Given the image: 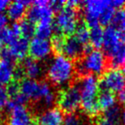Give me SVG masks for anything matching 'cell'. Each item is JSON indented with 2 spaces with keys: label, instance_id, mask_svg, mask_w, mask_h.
Returning <instances> with one entry per match:
<instances>
[{
  "label": "cell",
  "instance_id": "1",
  "mask_svg": "<svg viewBox=\"0 0 125 125\" xmlns=\"http://www.w3.org/2000/svg\"><path fill=\"white\" fill-rule=\"evenodd\" d=\"M81 92L82 112L90 118L100 114L98 105V94L100 92L99 77L94 75H85L77 78Z\"/></svg>",
  "mask_w": 125,
  "mask_h": 125
},
{
  "label": "cell",
  "instance_id": "2",
  "mask_svg": "<svg viewBox=\"0 0 125 125\" xmlns=\"http://www.w3.org/2000/svg\"><path fill=\"white\" fill-rule=\"evenodd\" d=\"M47 79L54 87H68L76 81L74 62L61 55H54L47 70Z\"/></svg>",
  "mask_w": 125,
  "mask_h": 125
},
{
  "label": "cell",
  "instance_id": "3",
  "mask_svg": "<svg viewBox=\"0 0 125 125\" xmlns=\"http://www.w3.org/2000/svg\"><path fill=\"white\" fill-rule=\"evenodd\" d=\"M77 78L85 75L101 76L107 71L106 57L100 50L90 51L84 54L79 60L74 62Z\"/></svg>",
  "mask_w": 125,
  "mask_h": 125
},
{
  "label": "cell",
  "instance_id": "4",
  "mask_svg": "<svg viewBox=\"0 0 125 125\" xmlns=\"http://www.w3.org/2000/svg\"><path fill=\"white\" fill-rule=\"evenodd\" d=\"M81 10L65 5L58 13L54 22V33L65 36L73 35L81 22Z\"/></svg>",
  "mask_w": 125,
  "mask_h": 125
},
{
  "label": "cell",
  "instance_id": "5",
  "mask_svg": "<svg viewBox=\"0 0 125 125\" xmlns=\"http://www.w3.org/2000/svg\"><path fill=\"white\" fill-rule=\"evenodd\" d=\"M56 104L64 114L70 115L77 112L81 105V92L77 79L71 85L58 91Z\"/></svg>",
  "mask_w": 125,
  "mask_h": 125
},
{
  "label": "cell",
  "instance_id": "6",
  "mask_svg": "<svg viewBox=\"0 0 125 125\" xmlns=\"http://www.w3.org/2000/svg\"><path fill=\"white\" fill-rule=\"evenodd\" d=\"M111 5V1H87L83 3L81 14L83 21L89 28L100 25L99 19Z\"/></svg>",
  "mask_w": 125,
  "mask_h": 125
},
{
  "label": "cell",
  "instance_id": "7",
  "mask_svg": "<svg viewBox=\"0 0 125 125\" xmlns=\"http://www.w3.org/2000/svg\"><path fill=\"white\" fill-rule=\"evenodd\" d=\"M100 90L121 94L125 89V77L121 70L111 69L99 77Z\"/></svg>",
  "mask_w": 125,
  "mask_h": 125
},
{
  "label": "cell",
  "instance_id": "8",
  "mask_svg": "<svg viewBox=\"0 0 125 125\" xmlns=\"http://www.w3.org/2000/svg\"><path fill=\"white\" fill-rule=\"evenodd\" d=\"M61 55L73 62H76L84 55V46L74 35L66 36Z\"/></svg>",
  "mask_w": 125,
  "mask_h": 125
},
{
  "label": "cell",
  "instance_id": "9",
  "mask_svg": "<svg viewBox=\"0 0 125 125\" xmlns=\"http://www.w3.org/2000/svg\"><path fill=\"white\" fill-rule=\"evenodd\" d=\"M35 117L25 105H15L10 111L8 125H32Z\"/></svg>",
  "mask_w": 125,
  "mask_h": 125
},
{
  "label": "cell",
  "instance_id": "10",
  "mask_svg": "<svg viewBox=\"0 0 125 125\" xmlns=\"http://www.w3.org/2000/svg\"><path fill=\"white\" fill-rule=\"evenodd\" d=\"M52 52L51 43L49 40H43L39 38H33L29 45L30 57L37 61L43 60L50 56Z\"/></svg>",
  "mask_w": 125,
  "mask_h": 125
},
{
  "label": "cell",
  "instance_id": "11",
  "mask_svg": "<svg viewBox=\"0 0 125 125\" xmlns=\"http://www.w3.org/2000/svg\"><path fill=\"white\" fill-rule=\"evenodd\" d=\"M20 92L27 98L37 105L42 99L41 82H37L31 79H24L20 82Z\"/></svg>",
  "mask_w": 125,
  "mask_h": 125
},
{
  "label": "cell",
  "instance_id": "12",
  "mask_svg": "<svg viewBox=\"0 0 125 125\" xmlns=\"http://www.w3.org/2000/svg\"><path fill=\"white\" fill-rule=\"evenodd\" d=\"M64 119V113L58 107H53L35 117V123L37 125H62Z\"/></svg>",
  "mask_w": 125,
  "mask_h": 125
},
{
  "label": "cell",
  "instance_id": "13",
  "mask_svg": "<svg viewBox=\"0 0 125 125\" xmlns=\"http://www.w3.org/2000/svg\"><path fill=\"white\" fill-rule=\"evenodd\" d=\"M106 57L107 71L120 70L125 68V42L120 41L115 49Z\"/></svg>",
  "mask_w": 125,
  "mask_h": 125
},
{
  "label": "cell",
  "instance_id": "14",
  "mask_svg": "<svg viewBox=\"0 0 125 125\" xmlns=\"http://www.w3.org/2000/svg\"><path fill=\"white\" fill-rule=\"evenodd\" d=\"M120 34L111 26L106 27L104 29L103 44L102 47L104 49V53L105 56H108L117 45L120 43Z\"/></svg>",
  "mask_w": 125,
  "mask_h": 125
},
{
  "label": "cell",
  "instance_id": "15",
  "mask_svg": "<svg viewBox=\"0 0 125 125\" xmlns=\"http://www.w3.org/2000/svg\"><path fill=\"white\" fill-rule=\"evenodd\" d=\"M32 4L31 1H15L10 2L8 7V17L12 21H21L26 16L27 9Z\"/></svg>",
  "mask_w": 125,
  "mask_h": 125
},
{
  "label": "cell",
  "instance_id": "16",
  "mask_svg": "<svg viewBox=\"0 0 125 125\" xmlns=\"http://www.w3.org/2000/svg\"><path fill=\"white\" fill-rule=\"evenodd\" d=\"M29 40L23 37H20L16 41L14 42L9 47L13 58L17 63L24 60L29 52Z\"/></svg>",
  "mask_w": 125,
  "mask_h": 125
},
{
  "label": "cell",
  "instance_id": "17",
  "mask_svg": "<svg viewBox=\"0 0 125 125\" xmlns=\"http://www.w3.org/2000/svg\"><path fill=\"white\" fill-rule=\"evenodd\" d=\"M20 63L23 69L26 78L35 80L41 76L43 69L38 61L34 60L31 57H26L24 60L21 61Z\"/></svg>",
  "mask_w": 125,
  "mask_h": 125
},
{
  "label": "cell",
  "instance_id": "18",
  "mask_svg": "<svg viewBox=\"0 0 125 125\" xmlns=\"http://www.w3.org/2000/svg\"><path fill=\"white\" fill-rule=\"evenodd\" d=\"M21 36L20 24L18 22H15L11 25V27H5L0 29V40L3 44H6L10 46V45L16 41Z\"/></svg>",
  "mask_w": 125,
  "mask_h": 125
},
{
  "label": "cell",
  "instance_id": "19",
  "mask_svg": "<svg viewBox=\"0 0 125 125\" xmlns=\"http://www.w3.org/2000/svg\"><path fill=\"white\" fill-rule=\"evenodd\" d=\"M117 104V97L108 91L100 90L98 94V105L100 111H105Z\"/></svg>",
  "mask_w": 125,
  "mask_h": 125
},
{
  "label": "cell",
  "instance_id": "20",
  "mask_svg": "<svg viewBox=\"0 0 125 125\" xmlns=\"http://www.w3.org/2000/svg\"><path fill=\"white\" fill-rule=\"evenodd\" d=\"M16 64L0 60V85H8L13 80L14 68Z\"/></svg>",
  "mask_w": 125,
  "mask_h": 125
},
{
  "label": "cell",
  "instance_id": "21",
  "mask_svg": "<svg viewBox=\"0 0 125 125\" xmlns=\"http://www.w3.org/2000/svg\"><path fill=\"white\" fill-rule=\"evenodd\" d=\"M105 118L112 122V124L116 125H122V105L120 103H117L115 105L109 108L108 110L105 111L101 113Z\"/></svg>",
  "mask_w": 125,
  "mask_h": 125
},
{
  "label": "cell",
  "instance_id": "22",
  "mask_svg": "<svg viewBox=\"0 0 125 125\" xmlns=\"http://www.w3.org/2000/svg\"><path fill=\"white\" fill-rule=\"evenodd\" d=\"M104 29L100 25L89 28V44L95 50H100L103 44Z\"/></svg>",
  "mask_w": 125,
  "mask_h": 125
},
{
  "label": "cell",
  "instance_id": "23",
  "mask_svg": "<svg viewBox=\"0 0 125 125\" xmlns=\"http://www.w3.org/2000/svg\"><path fill=\"white\" fill-rule=\"evenodd\" d=\"M54 33V22L43 21L36 24L35 35L37 38L48 40Z\"/></svg>",
  "mask_w": 125,
  "mask_h": 125
},
{
  "label": "cell",
  "instance_id": "24",
  "mask_svg": "<svg viewBox=\"0 0 125 125\" xmlns=\"http://www.w3.org/2000/svg\"><path fill=\"white\" fill-rule=\"evenodd\" d=\"M91 118L82 113H73L66 115L62 125H90Z\"/></svg>",
  "mask_w": 125,
  "mask_h": 125
},
{
  "label": "cell",
  "instance_id": "25",
  "mask_svg": "<svg viewBox=\"0 0 125 125\" xmlns=\"http://www.w3.org/2000/svg\"><path fill=\"white\" fill-rule=\"evenodd\" d=\"M74 36L77 39L79 42L83 45L84 47L89 45V29L87 24L81 20L80 23H79L78 27L76 29V32L74 33Z\"/></svg>",
  "mask_w": 125,
  "mask_h": 125
},
{
  "label": "cell",
  "instance_id": "26",
  "mask_svg": "<svg viewBox=\"0 0 125 125\" xmlns=\"http://www.w3.org/2000/svg\"><path fill=\"white\" fill-rule=\"evenodd\" d=\"M111 24H112L111 27L113 28L119 33L124 32L125 30V10L120 9L115 11Z\"/></svg>",
  "mask_w": 125,
  "mask_h": 125
},
{
  "label": "cell",
  "instance_id": "27",
  "mask_svg": "<svg viewBox=\"0 0 125 125\" xmlns=\"http://www.w3.org/2000/svg\"><path fill=\"white\" fill-rule=\"evenodd\" d=\"M20 28H21V36L26 38L27 40L32 38V36L35 34L36 30V25L32 22H29L26 18L22 19L20 22Z\"/></svg>",
  "mask_w": 125,
  "mask_h": 125
},
{
  "label": "cell",
  "instance_id": "28",
  "mask_svg": "<svg viewBox=\"0 0 125 125\" xmlns=\"http://www.w3.org/2000/svg\"><path fill=\"white\" fill-rule=\"evenodd\" d=\"M90 125H116L112 124V122H110L109 120H107L106 118L102 116V114L100 113L96 117L91 118V124Z\"/></svg>",
  "mask_w": 125,
  "mask_h": 125
},
{
  "label": "cell",
  "instance_id": "29",
  "mask_svg": "<svg viewBox=\"0 0 125 125\" xmlns=\"http://www.w3.org/2000/svg\"><path fill=\"white\" fill-rule=\"evenodd\" d=\"M9 101H10V97H9L5 87H2L0 88V109L4 108L7 106Z\"/></svg>",
  "mask_w": 125,
  "mask_h": 125
},
{
  "label": "cell",
  "instance_id": "30",
  "mask_svg": "<svg viewBox=\"0 0 125 125\" xmlns=\"http://www.w3.org/2000/svg\"><path fill=\"white\" fill-rule=\"evenodd\" d=\"M8 23V16L3 13H0V29L6 27Z\"/></svg>",
  "mask_w": 125,
  "mask_h": 125
},
{
  "label": "cell",
  "instance_id": "31",
  "mask_svg": "<svg viewBox=\"0 0 125 125\" xmlns=\"http://www.w3.org/2000/svg\"><path fill=\"white\" fill-rule=\"evenodd\" d=\"M10 1H6V0H0V13L5 10L10 5Z\"/></svg>",
  "mask_w": 125,
  "mask_h": 125
},
{
  "label": "cell",
  "instance_id": "32",
  "mask_svg": "<svg viewBox=\"0 0 125 125\" xmlns=\"http://www.w3.org/2000/svg\"><path fill=\"white\" fill-rule=\"evenodd\" d=\"M119 101L121 102V105L122 104H124L125 105V89L123 91L121 94H119Z\"/></svg>",
  "mask_w": 125,
  "mask_h": 125
},
{
  "label": "cell",
  "instance_id": "33",
  "mask_svg": "<svg viewBox=\"0 0 125 125\" xmlns=\"http://www.w3.org/2000/svg\"><path fill=\"white\" fill-rule=\"evenodd\" d=\"M6 122H5V117L2 111L0 110V125H5Z\"/></svg>",
  "mask_w": 125,
  "mask_h": 125
},
{
  "label": "cell",
  "instance_id": "34",
  "mask_svg": "<svg viewBox=\"0 0 125 125\" xmlns=\"http://www.w3.org/2000/svg\"><path fill=\"white\" fill-rule=\"evenodd\" d=\"M122 125H125V107H124V110L123 111V115H122Z\"/></svg>",
  "mask_w": 125,
  "mask_h": 125
},
{
  "label": "cell",
  "instance_id": "35",
  "mask_svg": "<svg viewBox=\"0 0 125 125\" xmlns=\"http://www.w3.org/2000/svg\"><path fill=\"white\" fill-rule=\"evenodd\" d=\"M119 34H120V39L123 40V42H125V30L121 33H119Z\"/></svg>",
  "mask_w": 125,
  "mask_h": 125
},
{
  "label": "cell",
  "instance_id": "36",
  "mask_svg": "<svg viewBox=\"0 0 125 125\" xmlns=\"http://www.w3.org/2000/svg\"><path fill=\"white\" fill-rule=\"evenodd\" d=\"M3 49V43H2V41L0 40V51Z\"/></svg>",
  "mask_w": 125,
  "mask_h": 125
},
{
  "label": "cell",
  "instance_id": "37",
  "mask_svg": "<svg viewBox=\"0 0 125 125\" xmlns=\"http://www.w3.org/2000/svg\"><path fill=\"white\" fill-rule=\"evenodd\" d=\"M123 73H124V77H125V68L124 69V71H123Z\"/></svg>",
  "mask_w": 125,
  "mask_h": 125
},
{
  "label": "cell",
  "instance_id": "38",
  "mask_svg": "<svg viewBox=\"0 0 125 125\" xmlns=\"http://www.w3.org/2000/svg\"><path fill=\"white\" fill-rule=\"evenodd\" d=\"M32 125H37V124H36V123H34V124H33Z\"/></svg>",
  "mask_w": 125,
  "mask_h": 125
}]
</instances>
